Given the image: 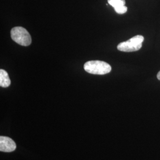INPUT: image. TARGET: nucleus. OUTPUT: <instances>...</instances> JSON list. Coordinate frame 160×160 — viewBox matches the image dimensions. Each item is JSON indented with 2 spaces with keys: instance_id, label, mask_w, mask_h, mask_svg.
I'll list each match as a JSON object with an SVG mask.
<instances>
[{
  "instance_id": "1",
  "label": "nucleus",
  "mask_w": 160,
  "mask_h": 160,
  "mask_svg": "<svg viewBox=\"0 0 160 160\" xmlns=\"http://www.w3.org/2000/svg\"><path fill=\"white\" fill-rule=\"evenodd\" d=\"M84 68L87 72L95 75L106 74L112 70L109 63L98 60L87 62L84 63Z\"/></svg>"
},
{
  "instance_id": "2",
  "label": "nucleus",
  "mask_w": 160,
  "mask_h": 160,
  "mask_svg": "<svg viewBox=\"0 0 160 160\" xmlns=\"http://www.w3.org/2000/svg\"><path fill=\"white\" fill-rule=\"evenodd\" d=\"M11 38L20 45L29 46L32 43V38L26 29L22 27H15L11 30Z\"/></svg>"
},
{
  "instance_id": "3",
  "label": "nucleus",
  "mask_w": 160,
  "mask_h": 160,
  "mask_svg": "<svg viewBox=\"0 0 160 160\" xmlns=\"http://www.w3.org/2000/svg\"><path fill=\"white\" fill-rule=\"evenodd\" d=\"M144 38L141 35H137L129 40L121 42L118 45V49L122 52H131L137 51L142 48Z\"/></svg>"
},
{
  "instance_id": "4",
  "label": "nucleus",
  "mask_w": 160,
  "mask_h": 160,
  "mask_svg": "<svg viewBox=\"0 0 160 160\" xmlns=\"http://www.w3.org/2000/svg\"><path fill=\"white\" fill-rule=\"evenodd\" d=\"M16 148V144L10 138L0 137V151L2 152H10Z\"/></svg>"
},
{
  "instance_id": "5",
  "label": "nucleus",
  "mask_w": 160,
  "mask_h": 160,
  "mask_svg": "<svg viewBox=\"0 0 160 160\" xmlns=\"http://www.w3.org/2000/svg\"><path fill=\"white\" fill-rule=\"evenodd\" d=\"M11 81L7 72L5 70L0 69V86L1 87L6 88L10 86Z\"/></svg>"
},
{
  "instance_id": "6",
  "label": "nucleus",
  "mask_w": 160,
  "mask_h": 160,
  "mask_svg": "<svg viewBox=\"0 0 160 160\" xmlns=\"http://www.w3.org/2000/svg\"><path fill=\"white\" fill-rule=\"evenodd\" d=\"M109 5L112 6L114 8L121 6H125V0H108Z\"/></svg>"
},
{
  "instance_id": "7",
  "label": "nucleus",
  "mask_w": 160,
  "mask_h": 160,
  "mask_svg": "<svg viewBox=\"0 0 160 160\" xmlns=\"http://www.w3.org/2000/svg\"><path fill=\"white\" fill-rule=\"evenodd\" d=\"M114 11L116 12L118 14H125V13H126V12H127V10H128V8L125 6H121V7L116 8H114Z\"/></svg>"
},
{
  "instance_id": "8",
  "label": "nucleus",
  "mask_w": 160,
  "mask_h": 160,
  "mask_svg": "<svg viewBox=\"0 0 160 160\" xmlns=\"http://www.w3.org/2000/svg\"><path fill=\"white\" fill-rule=\"evenodd\" d=\"M157 78H158V80H160V71L158 72V73L157 74Z\"/></svg>"
}]
</instances>
